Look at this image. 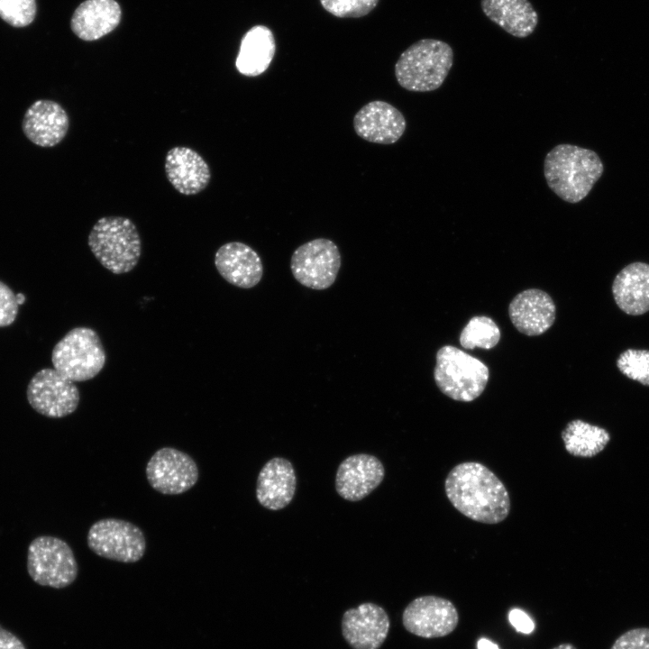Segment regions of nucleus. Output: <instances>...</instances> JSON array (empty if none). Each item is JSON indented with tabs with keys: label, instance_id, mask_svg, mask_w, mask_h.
Here are the masks:
<instances>
[{
	"label": "nucleus",
	"instance_id": "nucleus-1",
	"mask_svg": "<svg viewBox=\"0 0 649 649\" xmlns=\"http://www.w3.org/2000/svg\"><path fill=\"white\" fill-rule=\"evenodd\" d=\"M447 498L466 517L483 524H498L509 515V494L498 476L478 462L454 466L444 481Z\"/></svg>",
	"mask_w": 649,
	"mask_h": 649
},
{
	"label": "nucleus",
	"instance_id": "nucleus-2",
	"mask_svg": "<svg viewBox=\"0 0 649 649\" xmlns=\"http://www.w3.org/2000/svg\"><path fill=\"white\" fill-rule=\"evenodd\" d=\"M603 172V162L594 151L569 143L553 147L544 162L548 187L571 204L584 199Z\"/></svg>",
	"mask_w": 649,
	"mask_h": 649
},
{
	"label": "nucleus",
	"instance_id": "nucleus-3",
	"mask_svg": "<svg viewBox=\"0 0 649 649\" xmlns=\"http://www.w3.org/2000/svg\"><path fill=\"white\" fill-rule=\"evenodd\" d=\"M452 64L453 50L448 43L422 39L401 53L395 76L400 87L408 91H434L443 85Z\"/></svg>",
	"mask_w": 649,
	"mask_h": 649
},
{
	"label": "nucleus",
	"instance_id": "nucleus-4",
	"mask_svg": "<svg viewBox=\"0 0 649 649\" xmlns=\"http://www.w3.org/2000/svg\"><path fill=\"white\" fill-rule=\"evenodd\" d=\"M87 244L99 263L114 274L133 270L142 255L139 232L124 216L99 218L88 234Z\"/></svg>",
	"mask_w": 649,
	"mask_h": 649
},
{
	"label": "nucleus",
	"instance_id": "nucleus-5",
	"mask_svg": "<svg viewBox=\"0 0 649 649\" xmlns=\"http://www.w3.org/2000/svg\"><path fill=\"white\" fill-rule=\"evenodd\" d=\"M489 369L479 359L457 347L445 345L436 353L434 378L438 388L450 398L471 402L484 391Z\"/></svg>",
	"mask_w": 649,
	"mask_h": 649
},
{
	"label": "nucleus",
	"instance_id": "nucleus-6",
	"mask_svg": "<svg viewBox=\"0 0 649 649\" xmlns=\"http://www.w3.org/2000/svg\"><path fill=\"white\" fill-rule=\"evenodd\" d=\"M106 361L98 334L86 326L69 331L54 346L51 362L54 369L73 382L94 379Z\"/></svg>",
	"mask_w": 649,
	"mask_h": 649
},
{
	"label": "nucleus",
	"instance_id": "nucleus-7",
	"mask_svg": "<svg viewBox=\"0 0 649 649\" xmlns=\"http://www.w3.org/2000/svg\"><path fill=\"white\" fill-rule=\"evenodd\" d=\"M27 571L37 584L63 589L77 579L78 566L67 542L41 535L33 539L28 547Z\"/></svg>",
	"mask_w": 649,
	"mask_h": 649
},
{
	"label": "nucleus",
	"instance_id": "nucleus-8",
	"mask_svg": "<svg viewBox=\"0 0 649 649\" xmlns=\"http://www.w3.org/2000/svg\"><path fill=\"white\" fill-rule=\"evenodd\" d=\"M89 549L96 555L124 563L140 561L146 550L142 530L132 522L103 518L95 522L87 536Z\"/></svg>",
	"mask_w": 649,
	"mask_h": 649
},
{
	"label": "nucleus",
	"instance_id": "nucleus-9",
	"mask_svg": "<svg viewBox=\"0 0 649 649\" xmlns=\"http://www.w3.org/2000/svg\"><path fill=\"white\" fill-rule=\"evenodd\" d=\"M341 263L336 243L330 239L316 238L294 251L290 270L294 279L302 286L324 290L336 280Z\"/></svg>",
	"mask_w": 649,
	"mask_h": 649
},
{
	"label": "nucleus",
	"instance_id": "nucleus-10",
	"mask_svg": "<svg viewBox=\"0 0 649 649\" xmlns=\"http://www.w3.org/2000/svg\"><path fill=\"white\" fill-rule=\"evenodd\" d=\"M30 406L39 414L61 418L76 411L80 400L78 387L54 368L39 370L26 390Z\"/></svg>",
	"mask_w": 649,
	"mask_h": 649
},
{
	"label": "nucleus",
	"instance_id": "nucleus-11",
	"mask_svg": "<svg viewBox=\"0 0 649 649\" xmlns=\"http://www.w3.org/2000/svg\"><path fill=\"white\" fill-rule=\"evenodd\" d=\"M145 474L151 487L164 495H179L193 488L199 471L194 459L173 447L157 450L147 462Z\"/></svg>",
	"mask_w": 649,
	"mask_h": 649
},
{
	"label": "nucleus",
	"instance_id": "nucleus-12",
	"mask_svg": "<svg viewBox=\"0 0 649 649\" xmlns=\"http://www.w3.org/2000/svg\"><path fill=\"white\" fill-rule=\"evenodd\" d=\"M404 627L424 638L450 635L459 623L456 607L449 599L428 595L416 598L404 609Z\"/></svg>",
	"mask_w": 649,
	"mask_h": 649
},
{
	"label": "nucleus",
	"instance_id": "nucleus-13",
	"mask_svg": "<svg viewBox=\"0 0 649 649\" xmlns=\"http://www.w3.org/2000/svg\"><path fill=\"white\" fill-rule=\"evenodd\" d=\"M65 108L50 99H38L25 111L22 121L24 136L33 144L50 148L60 143L69 129Z\"/></svg>",
	"mask_w": 649,
	"mask_h": 649
},
{
	"label": "nucleus",
	"instance_id": "nucleus-14",
	"mask_svg": "<svg viewBox=\"0 0 649 649\" xmlns=\"http://www.w3.org/2000/svg\"><path fill=\"white\" fill-rule=\"evenodd\" d=\"M389 618L383 608L363 603L346 610L342 619V633L353 649H379L387 638Z\"/></svg>",
	"mask_w": 649,
	"mask_h": 649
},
{
	"label": "nucleus",
	"instance_id": "nucleus-15",
	"mask_svg": "<svg viewBox=\"0 0 649 649\" xmlns=\"http://www.w3.org/2000/svg\"><path fill=\"white\" fill-rule=\"evenodd\" d=\"M403 114L391 104L375 100L364 105L353 117V128L361 139L378 144H393L405 133Z\"/></svg>",
	"mask_w": 649,
	"mask_h": 649
},
{
	"label": "nucleus",
	"instance_id": "nucleus-16",
	"mask_svg": "<svg viewBox=\"0 0 649 649\" xmlns=\"http://www.w3.org/2000/svg\"><path fill=\"white\" fill-rule=\"evenodd\" d=\"M385 469L374 455L353 454L339 465L335 476V489L349 501H359L370 494L383 480Z\"/></svg>",
	"mask_w": 649,
	"mask_h": 649
},
{
	"label": "nucleus",
	"instance_id": "nucleus-17",
	"mask_svg": "<svg viewBox=\"0 0 649 649\" xmlns=\"http://www.w3.org/2000/svg\"><path fill=\"white\" fill-rule=\"evenodd\" d=\"M215 265L224 279L240 288L255 287L263 276L260 255L241 242H229L220 246L215 254Z\"/></svg>",
	"mask_w": 649,
	"mask_h": 649
},
{
	"label": "nucleus",
	"instance_id": "nucleus-18",
	"mask_svg": "<svg viewBox=\"0 0 649 649\" xmlns=\"http://www.w3.org/2000/svg\"><path fill=\"white\" fill-rule=\"evenodd\" d=\"M165 172L173 187L186 196L200 193L211 179L207 162L197 151L186 146H176L167 152Z\"/></svg>",
	"mask_w": 649,
	"mask_h": 649
},
{
	"label": "nucleus",
	"instance_id": "nucleus-19",
	"mask_svg": "<svg viewBox=\"0 0 649 649\" xmlns=\"http://www.w3.org/2000/svg\"><path fill=\"white\" fill-rule=\"evenodd\" d=\"M556 308L552 297L538 288L517 294L508 306L509 318L516 330L528 336L546 332L555 320Z\"/></svg>",
	"mask_w": 649,
	"mask_h": 649
},
{
	"label": "nucleus",
	"instance_id": "nucleus-20",
	"mask_svg": "<svg viewBox=\"0 0 649 649\" xmlns=\"http://www.w3.org/2000/svg\"><path fill=\"white\" fill-rule=\"evenodd\" d=\"M297 478L292 463L282 457H274L261 468L256 485L258 502L267 509L280 510L293 499Z\"/></svg>",
	"mask_w": 649,
	"mask_h": 649
},
{
	"label": "nucleus",
	"instance_id": "nucleus-21",
	"mask_svg": "<svg viewBox=\"0 0 649 649\" xmlns=\"http://www.w3.org/2000/svg\"><path fill=\"white\" fill-rule=\"evenodd\" d=\"M612 292L618 307L631 315L649 311V264L633 262L615 278Z\"/></svg>",
	"mask_w": 649,
	"mask_h": 649
},
{
	"label": "nucleus",
	"instance_id": "nucleus-22",
	"mask_svg": "<svg viewBox=\"0 0 649 649\" xmlns=\"http://www.w3.org/2000/svg\"><path fill=\"white\" fill-rule=\"evenodd\" d=\"M121 19V8L114 0H87L75 10L71 29L81 40L96 41L112 32Z\"/></svg>",
	"mask_w": 649,
	"mask_h": 649
},
{
	"label": "nucleus",
	"instance_id": "nucleus-23",
	"mask_svg": "<svg viewBox=\"0 0 649 649\" xmlns=\"http://www.w3.org/2000/svg\"><path fill=\"white\" fill-rule=\"evenodd\" d=\"M484 14L505 32L516 38L532 34L538 14L528 0H481Z\"/></svg>",
	"mask_w": 649,
	"mask_h": 649
},
{
	"label": "nucleus",
	"instance_id": "nucleus-24",
	"mask_svg": "<svg viewBox=\"0 0 649 649\" xmlns=\"http://www.w3.org/2000/svg\"><path fill=\"white\" fill-rule=\"evenodd\" d=\"M276 51L273 32L264 25L251 28L242 37L235 66L246 77H257L270 67Z\"/></svg>",
	"mask_w": 649,
	"mask_h": 649
},
{
	"label": "nucleus",
	"instance_id": "nucleus-25",
	"mask_svg": "<svg viewBox=\"0 0 649 649\" xmlns=\"http://www.w3.org/2000/svg\"><path fill=\"white\" fill-rule=\"evenodd\" d=\"M561 435L567 452L581 458L596 456L610 441V434L606 429L580 419L570 421Z\"/></svg>",
	"mask_w": 649,
	"mask_h": 649
},
{
	"label": "nucleus",
	"instance_id": "nucleus-26",
	"mask_svg": "<svg viewBox=\"0 0 649 649\" xmlns=\"http://www.w3.org/2000/svg\"><path fill=\"white\" fill-rule=\"evenodd\" d=\"M500 339L497 324L484 315L473 316L460 335V343L465 349L480 347L485 350L495 347Z\"/></svg>",
	"mask_w": 649,
	"mask_h": 649
},
{
	"label": "nucleus",
	"instance_id": "nucleus-27",
	"mask_svg": "<svg viewBox=\"0 0 649 649\" xmlns=\"http://www.w3.org/2000/svg\"><path fill=\"white\" fill-rule=\"evenodd\" d=\"M617 366L627 378L649 386V351L628 349L620 354Z\"/></svg>",
	"mask_w": 649,
	"mask_h": 649
},
{
	"label": "nucleus",
	"instance_id": "nucleus-28",
	"mask_svg": "<svg viewBox=\"0 0 649 649\" xmlns=\"http://www.w3.org/2000/svg\"><path fill=\"white\" fill-rule=\"evenodd\" d=\"M36 11L35 0H0V18L13 27L31 24Z\"/></svg>",
	"mask_w": 649,
	"mask_h": 649
},
{
	"label": "nucleus",
	"instance_id": "nucleus-29",
	"mask_svg": "<svg viewBox=\"0 0 649 649\" xmlns=\"http://www.w3.org/2000/svg\"><path fill=\"white\" fill-rule=\"evenodd\" d=\"M325 11L340 18H359L369 14L379 0H319Z\"/></svg>",
	"mask_w": 649,
	"mask_h": 649
},
{
	"label": "nucleus",
	"instance_id": "nucleus-30",
	"mask_svg": "<svg viewBox=\"0 0 649 649\" xmlns=\"http://www.w3.org/2000/svg\"><path fill=\"white\" fill-rule=\"evenodd\" d=\"M610 649H649V627H636L620 635Z\"/></svg>",
	"mask_w": 649,
	"mask_h": 649
},
{
	"label": "nucleus",
	"instance_id": "nucleus-31",
	"mask_svg": "<svg viewBox=\"0 0 649 649\" xmlns=\"http://www.w3.org/2000/svg\"><path fill=\"white\" fill-rule=\"evenodd\" d=\"M18 309L16 295L0 280V327L12 324L17 316Z\"/></svg>",
	"mask_w": 649,
	"mask_h": 649
},
{
	"label": "nucleus",
	"instance_id": "nucleus-32",
	"mask_svg": "<svg viewBox=\"0 0 649 649\" xmlns=\"http://www.w3.org/2000/svg\"><path fill=\"white\" fill-rule=\"evenodd\" d=\"M511 625L516 629V631L530 634L535 629V624L529 616L518 608H514L510 611L508 616Z\"/></svg>",
	"mask_w": 649,
	"mask_h": 649
},
{
	"label": "nucleus",
	"instance_id": "nucleus-33",
	"mask_svg": "<svg viewBox=\"0 0 649 649\" xmlns=\"http://www.w3.org/2000/svg\"><path fill=\"white\" fill-rule=\"evenodd\" d=\"M0 649H26L23 642L0 626Z\"/></svg>",
	"mask_w": 649,
	"mask_h": 649
},
{
	"label": "nucleus",
	"instance_id": "nucleus-34",
	"mask_svg": "<svg viewBox=\"0 0 649 649\" xmlns=\"http://www.w3.org/2000/svg\"><path fill=\"white\" fill-rule=\"evenodd\" d=\"M477 646L478 649H499L496 644L486 638L480 639L478 641Z\"/></svg>",
	"mask_w": 649,
	"mask_h": 649
},
{
	"label": "nucleus",
	"instance_id": "nucleus-35",
	"mask_svg": "<svg viewBox=\"0 0 649 649\" xmlns=\"http://www.w3.org/2000/svg\"><path fill=\"white\" fill-rule=\"evenodd\" d=\"M552 649H577L573 644L569 643L561 644Z\"/></svg>",
	"mask_w": 649,
	"mask_h": 649
},
{
	"label": "nucleus",
	"instance_id": "nucleus-36",
	"mask_svg": "<svg viewBox=\"0 0 649 649\" xmlns=\"http://www.w3.org/2000/svg\"><path fill=\"white\" fill-rule=\"evenodd\" d=\"M16 300L18 305L23 304L25 301V296L23 294H16Z\"/></svg>",
	"mask_w": 649,
	"mask_h": 649
}]
</instances>
